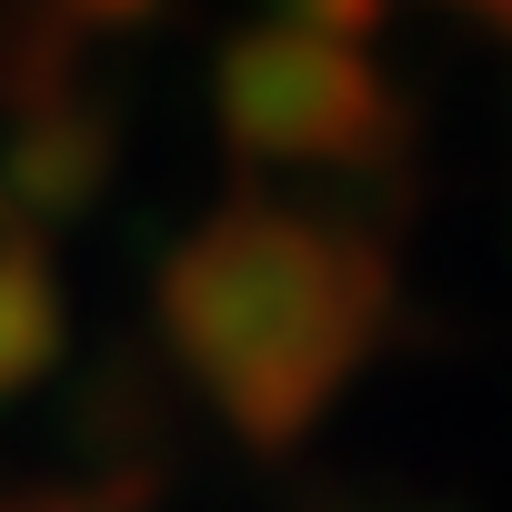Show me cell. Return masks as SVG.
Here are the masks:
<instances>
[{
    "label": "cell",
    "mask_w": 512,
    "mask_h": 512,
    "mask_svg": "<svg viewBox=\"0 0 512 512\" xmlns=\"http://www.w3.org/2000/svg\"><path fill=\"white\" fill-rule=\"evenodd\" d=\"M161 0H51V31L61 41H101V31H141Z\"/></svg>",
    "instance_id": "5b68a950"
},
{
    "label": "cell",
    "mask_w": 512,
    "mask_h": 512,
    "mask_svg": "<svg viewBox=\"0 0 512 512\" xmlns=\"http://www.w3.org/2000/svg\"><path fill=\"white\" fill-rule=\"evenodd\" d=\"M211 111L221 141L241 161H302V171H362L392 151L402 111L372 71L362 41H322V31H241L211 71Z\"/></svg>",
    "instance_id": "7a4b0ae2"
},
{
    "label": "cell",
    "mask_w": 512,
    "mask_h": 512,
    "mask_svg": "<svg viewBox=\"0 0 512 512\" xmlns=\"http://www.w3.org/2000/svg\"><path fill=\"white\" fill-rule=\"evenodd\" d=\"M61 342H71V292L51 272L41 231H0V402L41 392Z\"/></svg>",
    "instance_id": "277c9868"
},
{
    "label": "cell",
    "mask_w": 512,
    "mask_h": 512,
    "mask_svg": "<svg viewBox=\"0 0 512 512\" xmlns=\"http://www.w3.org/2000/svg\"><path fill=\"white\" fill-rule=\"evenodd\" d=\"M191 392L251 442L292 452L392 322V251L292 201H221L151 282Z\"/></svg>",
    "instance_id": "6da1fadb"
},
{
    "label": "cell",
    "mask_w": 512,
    "mask_h": 512,
    "mask_svg": "<svg viewBox=\"0 0 512 512\" xmlns=\"http://www.w3.org/2000/svg\"><path fill=\"white\" fill-rule=\"evenodd\" d=\"M452 11H482V21H502V31H512V0H452Z\"/></svg>",
    "instance_id": "52a82bcc"
},
{
    "label": "cell",
    "mask_w": 512,
    "mask_h": 512,
    "mask_svg": "<svg viewBox=\"0 0 512 512\" xmlns=\"http://www.w3.org/2000/svg\"><path fill=\"white\" fill-rule=\"evenodd\" d=\"M282 11H292V31H322V41H372L392 0H282Z\"/></svg>",
    "instance_id": "8992f818"
},
{
    "label": "cell",
    "mask_w": 512,
    "mask_h": 512,
    "mask_svg": "<svg viewBox=\"0 0 512 512\" xmlns=\"http://www.w3.org/2000/svg\"><path fill=\"white\" fill-rule=\"evenodd\" d=\"M111 161H121V131H111L101 101H81V91L31 101L21 131L0 141V231L81 221V211L111 191Z\"/></svg>",
    "instance_id": "3957f363"
}]
</instances>
